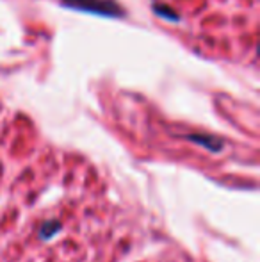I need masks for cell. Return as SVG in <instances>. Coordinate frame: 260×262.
I'll return each mask as SVG.
<instances>
[{
  "label": "cell",
  "mask_w": 260,
  "mask_h": 262,
  "mask_svg": "<svg viewBox=\"0 0 260 262\" xmlns=\"http://www.w3.org/2000/svg\"><path fill=\"white\" fill-rule=\"evenodd\" d=\"M59 228H61L59 221H46V223L41 227V230H39V237H41V239L54 237V235H56L57 232H59Z\"/></svg>",
  "instance_id": "cell-1"
}]
</instances>
